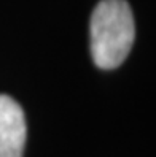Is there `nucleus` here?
I'll return each mask as SVG.
<instances>
[{"instance_id":"f03ea898","label":"nucleus","mask_w":156,"mask_h":157,"mask_svg":"<svg viewBox=\"0 0 156 157\" xmlns=\"http://www.w3.org/2000/svg\"><path fill=\"white\" fill-rule=\"evenodd\" d=\"M27 127L16 100L0 94V157H22Z\"/></svg>"},{"instance_id":"f257e3e1","label":"nucleus","mask_w":156,"mask_h":157,"mask_svg":"<svg viewBox=\"0 0 156 157\" xmlns=\"http://www.w3.org/2000/svg\"><path fill=\"white\" fill-rule=\"evenodd\" d=\"M91 56L102 70L120 67L129 56L135 24L126 0H100L96 5L89 24Z\"/></svg>"}]
</instances>
